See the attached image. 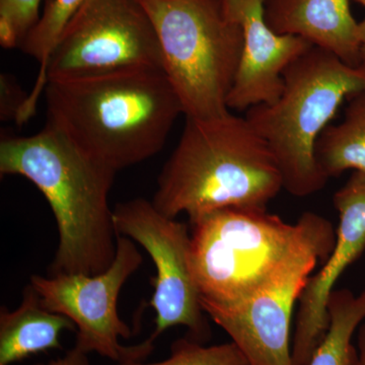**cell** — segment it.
<instances>
[{
	"instance_id": "23",
	"label": "cell",
	"mask_w": 365,
	"mask_h": 365,
	"mask_svg": "<svg viewBox=\"0 0 365 365\" xmlns=\"http://www.w3.org/2000/svg\"><path fill=\"white\" fill-rule=\"evenodd\" d=\"M359 68L365 72V18L359 23Z\"/></svg>"
},
{
	"instance_id": "1",
	"label": "cell",
	"mask_w": 365,
	"mask_h": 365,
	"mask_svg": "<svg viewBox=\"0 0 365 365\" xmlns=\"http://www.w3.org/2000/svg\"><path fill=\"white\" fill-rule=\"evenodd\" d=\"M47 123L119 172L160 153L181 102L163 69H125L46 83Z\"/></svg>"
},
{
	"instance_id": "11",
	"label": "cell",
	"mask_w": 365,
	"mask_h": 365,
	"mask_svg": "<svg viewBox=\"0 0 365 365\" xmlns=\"http://www.w3.org/2000/svg\"><path fill=\"white\" fill-rule=\"evenodd\" d=\"M339 215L336 242L319 272L309 277L299 300L292 345V365H309L329 328V297L343 273L365 251V174L353 172L333 199Z\"/></svg>"
},
{
	"instance_id": "18",
	"label": "cell",
	"mask_w": 365,
	"mask_h": 365,
	"mask_svg": "<svg viewBox=\"0 0 365 365\" xmlns=\"http://www.w3.org/2000/svg\"><path fill=\"white\" fill-rule=\"evenodd\" d=\"M117 365H249L246 357L234 342L205 346L184 337L173 342L169 359L155 364Z\"/></svg>"
},
{
	"instance_id": "24",
	"label": "cell",
	"mask_w": 365,
	"mask_h": 365,
	"mask_svg": "<svg viewBox=\"0 0 365 365\" xmlns=\"http://www.w3.org/2000/svg\"><path fill=\"white\" fill-rule=\"evenodd\" d=\"M357 1H359V4H361L362 6H365V0H357Z\"/></svg>"
},
{
	"instance_id": "20",
	"label": "cell",
	"mask_w": 365,
	"mask_h": 365,
	"mask_svg": "<svg viewBox=\"0 0 365 365\" xmlns=\"http://www.w3.org/2000/svg\"><path fill=\"white\" fill-rule=\"evenodd\" d=\"M28 95L11 74H0V119L2 122L18 121Z\"/></svg>"
},
{
	"instance_id": "14",
	"label": "cell",
	"mask_w": 365,
	"mask_h": 365,
	"mask_svg": "<svg viewBox=\"0 0 365 365\" xmlns=\"http://www.w3.org/2000/svg\"><path fill=\"white\" fill-rule=\"evenodd\" d=\"M64 330L76 332V327L63 314L46 309L29 283L20 306L14 311L6 307L0 309V365H11L32 355L63 349L60 334Z\"/></svg>"
},
{
	"instance_id": "16",
	"label": "cell",
	"mask_w": 365,
	"mask_h": 365,
	"mask_svg": "<svg viewBox=\"0 0 365 365\" xmlns=\"http://www.w3.org/2000/svg\"><path fill=\"white\" fill-rule=\"evenodd\" d=\"M327 311L328 331L309 365H351L356 354L352 339L365 319V289L359 294L347 288L334 289Z\"/></svg>"
},
{
	"instance_id": "12",
	"label": "cell",
	"mask_w": 365,
	"mask_h": 365,
	"mask_svg": "<svg viewBox=\"0 0 365 365\" xmlns=\"http://www.w3.org/2000/svg\"><path fill=\"white\" fill-rule=\"evenodd\" d=\"M241 26L242 50L227 107L247 111L275 102L282 93L283 72L313 44L297 36L274 32L265 20L267 0H222Z\"/></svg>"
},
{
	"instance_id": "9",
	"label": "cell",
	"mask_w": 365,
	"mask_h": 365,
	"mask_svg": "<svg viewBox=\"0 0 365 365\" xmlns=\"http://www.w3.org/2000/svg\"><path fill=\"white\" fill-rule=\"evenodd\" d=\"M113 215L118 235L143 247L157 270L150 279L155 292L150 302L155 329L148 340L155 343L165 331L184 326L187 337L205 344L211 330L190 265L189 225L163 215L143 198L116 204Z\"/></svg>"
},
{
	"instance_id": "6",
	"label": "cell",
	"mask_w": 365,
	"mask_h": 365,
	"mask_svg": "<svg viewBox=\"0 0 365 365\" xmlns=\"http://www.w3.org/2000/svg\"><path fill=\"white\" fill-rule=\"evenodd\" d=\"M153 21L163 71L186 118L222 116L242 50L241 26L222 0H139Z\"/></svg>"
},
{
	"instance_id": "5",
	"label": "cell",
	"mask_w": 365,
	"mask_h": 365,
	"mask_svg": "<svg viewBox=\"0 0 365 365\" xmlns=\"http://www.w3.org/2000/svg\"><path fill=\"white\" fill-rule=\"evenodd\" d=\"M283 81L275 102L250 108L245 118L272 151L283 189L311 196L328 182L314 158L317 141L345 98L365 91V72L312 46L288 66Z\"/></svg>"
},
{
	"instance_id": "7",
	"label": "cell",
	"mask_w": 365,
	"mask_h": 365,
	"mask_svg": "<svg viewBox=\"0 0 365 365\" xmlns=\"http://www.w3.org/2000/svg\"><path fill=\"white\" fill-rule=\"evenodd\" d=\"M133 68L163 69L153 21L139 0H86L51 53L46 83Z\"/></svg>"
},
{
	"instance_id": "2",
	"label": "cell",
	"mask_w": 365,
	"mask_h": 365,
	"mask_svg": "<svg viewBox=\"0 0 365 365\" xmlns=\"http://www.w3.org/2000/svg\"><path fill=\"white\" fill-rule=\"evenodd\" d=\"M116 174L48 123L34 135L2 137L0 175L32 182L56 220L50 275H98L112 265L119 235L109 195Z\"/></svg>"
},
{
	"instance_id": "8",
	"label": "cell",
	"mask_w": 365,
	"mask_h": 365,
	"mask_svg": "<svg viewBox=\"0 0 365 365\" xmlns=\"http://www.w3.org/2000/svg\"><path fill=\"white\" fill-rule=\"evenodd\" d=\"M143 262L134 242L118 235L116 256L104 272L32 275L30 284L46 309L73 322L74 346L81 351L98 353L118 364L143 362L155 350V343L146 339L140 344L122 345L120 339H129L133 333L118 314L120 292Z\"/></svg>"
},
{
	"instance_id": "21",
	"label": "cell",
	"mask_w": 365,
	"mask_h": 365,
	"mask_svg": "<svg viewBox=\"0 0 365 365\" xmlns=\"http://www.w3.org/2000/svg\"><path fill=\"white\" fill-rule=\"evenodd\" d=\"M34 365H91L88 353L81 351L74 346L71 350H67L63 356L50 360L46 364H36Z\"/></svg>"
},
{
	"instance_id": "3",
	"label": "cell",
	"mask_w": 365,
	"mask_h": 365,
	"mask_svg": "<svg viewBox=\"0 0 365 365\" xmlns=\"http://www.w3.org/2000/svg\"><path fill=\"white\" fill-rule=\"evenodd\" d=\"M190 227V265L201 304L249 299L309 257L324 263L336 242L332 223L309 211L288 223L267 209L225 208Z\"/></svg>"
},
{
	"instance_id": "13",
	"label": "cell",
	"mask_w": 365,
	"mask_h": 365,
	"mask_svg": "<svg viewBox=\"0 0 365 365\" xmlns=\"http://www.w3.org/2000/svg\"><path fill=\"white\" fill-rule=\"evenodd\" d=\"M265 20L274 32L297 36L359 67V23L349 0H267Z\"/></svg>"
},
{
	"instance_id": "22",
	"label": "cell",
	"mask_w": 365,
	"mask_h": 365,
	"mask_svg": "<svg viewBox=\"0 0 365 365\" xmlns=\"http://www.w3.org/2000/svg\"><path fill=\"white\" fill-rule=\"evenodd\" d=\"M356 354L351 365H365V323L357 329Z\"/></svg>"
},
{
	"instance_id": "15",
	"label": "cell",
	"mask_w": 365,
	"mask_h": 365,
	"mask_svg": "<svg viewBox=\"0 0 365 365\" xmlns=\"http://www.w3.org/2000/svg\"><path fill=\"white\" fill-rule=\"evenodd\" d=\"M314 158L327 180L349 170L365 174V91L350 98L339 124L322 132Z\"/></svg>"
},
{
	"instance_id": "17",
	"label": "cell",
	"mask_w": 365,
	"mask_h": 365,
	"mask_svg": "<svg viewBox=\"0 0 365 365\" xmlns=\"http://www.w3.org/2000/svg\"><path fill=\"white\" fill-rule=\"evenodd\" d=\"M86 0H48L44 11L41 14L37 24L33 26L23 40L20 47L29 56L33 57L40 63L39 72L35 86L29 93L24 106L23 113L26 117H33L37 109L38 101L44 93L46 86V69L48 61L60 35L63 32L73 14L78 11Z\"/></svg>"
},
{
	"instance_id": "19",
	"label": "cell",
	"mask_w": 365,
	"mask_h": 365,
	"mask_svg": "<svg viewBox=\"0 0 365 365\" xmlns=\"http://www.w3.org/2000/svg\"><path fill=\"white\" fill-rule=\"evenodd\" d=\"M43 0H0V44L19 48L40 19ZM48 1V0H46Z\"/></svg>"
},
{
	"instance_id": "4",
	"label": "cell",
	"mask_w": 365,
	"mask_h": 365,
	"mask_svg": "<svg viewBox=\"0 0 365 365\" xmlns=\"http://www.w3.org/2000/svg\"><path fill=\"white\" fill-rule=\"evenodd\" d=\"M283 189L268 144L246 118H186L177 148L158 178L153 203L168 217L186 213L190 225L225 208L267 209Z\"/></svg>"
},
{
	"instance_id": "10",
	"label": "cell",
	"mask_w": 365,
	"mask_h": 365,
	"mask_svg": "<svg viewBox=\"0 0 365 365\" xmlns=\"http://www.w3.org/2000/svg\"><path fill=\"white\" fill-rule=\"evenodd\" d=\"M319 261V257H309L237 304L201 307L232 338L249 365H292V314Z\"/></svg>"
}]
</instances>
